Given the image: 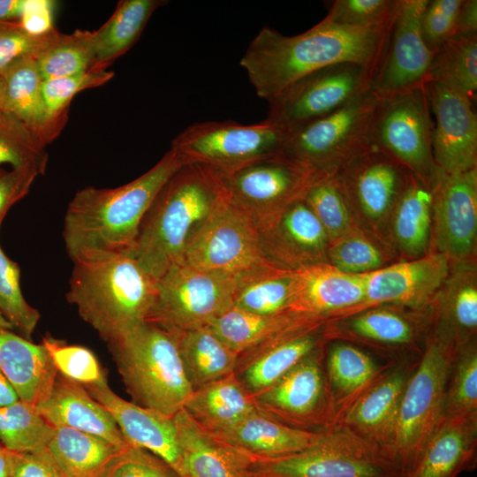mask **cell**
<instances>
[{
	"instance_id": "8d00e7d4",
	"label": "cell",
	"mask_w": 477,
	"mask_h": 477,
	"mask_svg": "<svg viewBox=\"0 0 477 477\" xmlns=\"http://www.w3.org/2000/svg\"><path fill=\"white\" fill-rule=\"evenodd\" d=\"M122 449L79 430L57 427L47 450L65 477H104Z\"/></svg>"
},
{
	"instance_id": "1f68e13d",
	"label": "cell",
	"mask_w": 477,
	"mask_h": 477,
	"mask_svg": "<svg viewBox=\"0 0 477 477\" xmlns=\"http://www.w3.org/2000/svg\"><path fill=\"white\" fill-rule=\"evenodd\" d=\"M184 409L208 433H216L239 421L257 407L235 373L193 391Z\"/></svg>"
},
{
	"instance_id": "94428289",
	"label": "cell",
	"mask_w": 477,
	"mask_h": 477,
	"mask_svg": "<svg viewBox=\"0 0 477 477\" xmlns=\"http://www.w3.org/2000/svg\"><path fill=\"white\" fill-rule=\"evenodd\" d=\"M477 34V1L463 0L455 22L453 37Z\"/></svg>"
},
{
	"instance_id": "f6af8a7d",
	"label": "cell",
	"mask_w": 477,
	"mask_h": 477,
	"mask_svg": "<svg viewBox=\"0 0 477 477\" xmlns=\"http://www.w3.org/2000/svg\"><path fill=\"white\" fill-rule=\"evenodd\" d=\"M477 415V350L473 339L457 346L445 400L444 417Z\"/></svg>"
},
{
	"instance_id": "7bdbcfd3",
	"label": "cell",
	"mask_w": 477,
	"mask_h": 477,
	"mask_svg": "<svg viewBox=\"0 0 477 477\" xmlns=\"http://www.w3.org/2000/svg\"><path fill=\"white\" fill-rule=\"evenodd\" d=\"M113 76L111 71L89 70L77 75L42 80L43 143L47 146L59 135L67 122L71 102L78 93L102 86Z\"/></svg>"
},
{
	"instance_id": "e0dca14e",
	"label": "cell",
	"mask_w": 477,
	"mask_h": 477,
	"mask_svg": "<svg viewBox=\"0 0 477 477\" xmlns=\"http://www.w3.org/2000/svg\"><path fill=\"white\" fill-rule=\"evenodd\" d=\"M409 174L399 163L371 145L332 176L349 208L376 223L391 215Z\"/></svg>"
},
{
	"instance_id": "3957f363",
	"label": "cell",
	"mask_w": 477,
	"mask_h": 477,
	"mask_svg": "<svg viewBox=\"0 0 477 477\" xmlns=\"http://www.w3.org/2000/svg\"><path fill=\"white\" fill-rule=\"evenodd\" d=\"M226 201L221 173L185 164L162 187L140 223L128 255L159 279L183 262L195 230Z\"/></svg>"
},
{
	"instance_id": "ffe728a7",
	"label": "cell",
	"mask_w": 477,
	"mask_h": 477,
	"mask_svg": "<svg viewBox=\"0 0 477 477\" xmlns=\"http://www.w3.org/2000/svg\"><path fill=\"white\" fill-rule=\"evenodd\" d=\"M450 270L448 257L436 252L367 273L366 300L358 312L384 303L423 307L438 294Z\"/></svg>"
},
{
	"instance_id": "ac0fdd59",
	"label": "cell",
	"mask_w": 477,
	"mask_h": 477,
	"mask_svg": "<svg viewBox=\"0 0 477 477\" xmlns=\"http://www.w3.org/2000/svg\"><path fill=\"white\" fill-rule=\"evenodd\" d=\"M428 0H402L388 48L371 90L386 98L426 85L434 53L425 44L420 19Z\"/></svg>"
},
{
	"instance_id": "9c48e42d",
	"label": "cell",
	"mask_w": 477,
	"mask_h": 477,
	"mask_svg": "<svg viewBox=\"0 0 477 477\" xmlns=\"http://www.w3.org/2000/svg\"><path fill=\"white\" fill-rule=\"evenodd\" d=\"M379 96L368 90L339 110L292 132L280 155L306 168L331 174L367 148Z\"/></svg>"
},
{
	"instance_id": "d590c367",
	"label": "cell",
	"mask_w": 477,
	"mask_h": 477,
	"mask_svg": "<svg viewBox=\"0 0 477 477\" xmlns=\"http://www.w3.org/2000/svg\"><path fill=\"white\" fill-rule=\"evenodd\" d=\"M431 189L413 174L398 198L390 216L392 234L397 246L409 256L426 254L432 236Z\"/></svg>"
},
{
	"instance_id": "d6986e66",
	"label": "cell",
	"mask_w": 477,
	"mask_h": 477,
	"mask_svg": "<svg viewBox=\"0 0 477 477\" xmlns=\"http://www.w3.org/2000/svg\"><path fill=\"white\" fill-rule=\"evenodd\" d=\"M426 90L435 117L432 151L435 165L447 173L476 168L477 117L473 102L435 82Z\"/></svg>"
},
{
	"instance_id": "680465c9",
	"label": "cell",
	"mask_w": 477,
	"mask_h": 477,
	"mask_svg": "<svg viewBox=\"0 0 477 477\" xmlns=\"http://www.w3.org/2000/svg\"><path fill=\"white\" fill-rule=\"evenodd\" d=\"M10 477H65L48 450L34 453L12 452Z\"/></svg>"
},
{
	"instance_id": "d4e9b609",
	"label": "cell",
	"mask_w": 477,
	"mask_h": 477,
	"mask_svg": "<svg viewBox=\"0 0 477 477\" xmlns=\"http://www.w3.org/2000/svg\"><path fill=\"white\" fill-rule=\"evenodd\" d=\"M297 271L295 312L322 319L356 314L366 300V274L341 272L328 263Z\"/></svg>"
},
{
	"instance_id": "30bf717a",
	"label": "cell",
	"mask_w": 477,
	"mask_h": 477,
	"mask_svg": "<svg viewBox=\"0 0 477 477\" xmlns=\"http://www.w3.org/2000/svg\"><path fill=\"white\" fill-rule=\"evenodd\" d=\"M289 132L266 121L243 125L207 121L190 125L171 142L186 164H199L221 173L280 155Z\"/></svg>"
},
{
	"instance_id": "277c9868",
	"label": "cell",
	"mask_w": 477,
	"mask_h": 477,
	"mask_svg": "<svg viewBox=\"0 0 477 477\" xmlns=\"http://www.w3.org/2000/svg\"><path fill=\"white\" fill-rule=\"evenodd\" d=\"M157 279L128 254L75 261L66 293L80 316L109 343L147 321Z\"/></svg>"
},
{
	"instance_id": "74e56055",
	"label": "cell",
	"mask_w": 477,
	"mask_h": 477,
	"mask_svg": "<svg viewBox=\"0 0 477 477\" xmlns=\"http://www.w3.org/2000/svg\"><path fill=\"white\" fill-rule=\"evenodd\" d=\"M442 327L456 346L473 340L477 329V284L473 265L458 261L440 290Z\"/></svg>"
},
{
	"instance_id": "4316f807",
	"label": "cell",
	"mask_w": 477,
	"mask_h": 477,
	"mask_svg": "<svg viewBox=\"0 0 477 477\" xmlns=\"http://www.w3.org/2000/svg\"><path fill=\"white\" fill-rule=\"evenodd\" d=\"M477 415L444 417L406 477H458L476 464Z\"/></svg>"
},
{
	"instance_id": "d6a6232c",
	"label": "cell",
	"mask_w": 477,
	"mask_h": 477,
	"mask_svg": "<svg viewBox=\"0 0 477 477\" xmlns=\"http://www.w3.org/2000/svg\"><path fill=\"white\" fill-rule=\"evenodd\" d=\"M326 373L336 414L335 426L352 404L383 374L368 354L342 343L329 347Z\"/></svg>"
},
{
	"instance_id": "f1b7e54d",
	"label": "cell",
	"mask_w": 477,
	"mask_h": 477,
	"mask_svg": "<svg viewBox=\"0 0 477 477\" xmlns=\"http://www.w3.org/2000/svg\"><path fill=\"white\" fill-rule=\"evenodd\" d=\"M326 319L284 313L257 314L232 307L208 327L238 356L285 336L323 326Z\"/></svg>"
},
{
	"instance_id": "ab89813d",
	"label": "cell",
	"mask_w": 477,
	"mask_h": 477,
	"mask_svg": "<svg viewBox=\"0 0 477 477\" xmlns=\"http://www.w3.org/2000/svg\"><path fill=\"white\" fill-rule=\"evenodd\" d=\"M427 82L438 83L474 102L477 92V34L453 37L435 53Z\"/></svg>"
},
{
	"instance_id": "816d5d0a",
	"label": "cell",
	"mask_w": 477,
	"mask_h": 477,
	"mask_svg": "<svg viewBox=\"0 0 477 477\" xmlns=\"http://www.w3.org/2000/svg\"><path fill=\"white\" fill-rule=\"evenodd\" d=\"M384 262L381 251L367 238L351 231L329 244L327 263L336 269L361 275L375 271Z\"/></svg>"
},
{
	"instance_id": "60d3db41",
	"label": "cell",
	"mask_w": 477,
	"mask_h": 477,
	"mask_svg": "<svg viewBox=\"0 0 477 477\" xmlns=\"http://www.w3.org/2000/svg\"><path fill=\"white\" fill-rule=\"evenodd\" d=\"M42 80L80 74L94 64L93 32L77 29L57 32L34 57Z\"/></svg>"
},
{
	"instance_id": "2e32d148",
	"label": "cell",
	"mask_w": 477,
	"mask_h": 477,
	"mask_svg": "<svg viewBox=\"0 0 477 477\" xmlns=\"http://www.w3.org/2000/svg\"><path fill=\"white\" fill-rule=\"evenodd\" d=\"M432 236L437 253L466 261L477 239V168L447 173L436 166L431 186Z\"/></svg>"
},
{
	"instance_id": "bcb514c9",
	"label": "cell",
	"mask_w": 477,
	"mask_h": 477,
	"mask_svg": "<svg viewBox=\"0 0 477 477\" xmlns=\"http://www.w3.org/2000/svg\"><path fill=\"white\" fill-rule=\"evenodd\" d=\"M46 146L23 123L0 109V164L32 167L43 175L48 164Z\"/></svg>"
},
{
	"instance_id": "03108f58",
	"label": "cell",
	"mask_w": 477,
	"mask_h": 477,
	"mask_svg": "<svg viewBox=\"0 0 477 477\" xmlns=\"http://www.w3.org/2000/svg\"><path fill=\"white\" fill-rule=\"evenodd\" d=\"M0 328L13 330L11 325L0 314Z\"/></svg>"
},
{
	"instance_id": "f907efd6",
	"label": "cell",
	"mask_w": 477,
	"mask_h": 477,
	"mask_svg": "<svg viewBox=\"0 0 477 477\" xmlns=\"http://www.w3.org/2000/svg\"><path fill=\"white\" fill-rule=\"evenodd\" d=\"M42 344L49 354L58 373L86 386L108 383L103 368L89 349L45 336Z\"/></svg>"
},
{
	"instance_id": "7c38bea8",
	"label": "cell",
	"mask_w": 477,
	"mask_h": 477,
	"mask_svg": "<svg viewBox=\"0 0 477 477\" xmlns=\"http://www.w3.org/2000/svg\"><path fill=\"white\" fill-rule=\"evenodd\" d=\"M322 174L327 173L277 155L221 176L227 202L247 217L259 231L291 204L304 199Z\"/></svg>"
},
{
	"instance_id": "52a82bcc",
	"label": "cell",
	"mask_w": 477,
	"mask_h": 477,
	"mask_svg": "<svg viewBox=\"0 0 477 477\" xmlns=\"http://www.w3.org/2000/svg\"><path fill=\"white\" fill-rule=\"evenodd\" d=\"M183 262L225 279L236 290L289 271L267 256L256 227L227 200L195 230Z\"/></svg>"
},
{
	"instance_id": "f5cc1de1",
	"label": "cell",
	"mask_w": 477,
	"mask_h": 477,
	"mask_svg": "<svg viewBox=\"0 0 477 477\" xmlns=\"http://www.w3.org/2000/svg\"><path fill=\"white\" fill-rule=\"evenodd\" d=\"M402 0H335L331 1L327 20L346 26H367L395 18Z\"/></svg>"
},
{
	"instance_id": "836d02e7",
	"label": "cell",
	"mask_w": 477,
	"mask_h": 477,
	"mask_svg": "<svg viewBox=\"0 0 477 477\" xmlns=\"http://www.w3.org/2000/svg\"><path fill=\"white\" fill-rule=\"evenodd\" d=\"M173 335L193 390L235 373L238 355L208 326Z\"/></svg>"
},
{
	"instance_id": "5b68a950",
	"label": "cell",
	"mask_w": 477,
	"mask_h": 477,
	"mask_svg": "<svg viewBox=\"0 0 477 477\" xmlns=\"http://www.w3.org/2000/svg\"><path fill=\"white\" fill-rule=\"evenodd\" d=\"M133 403L173 417L193 393L176 337L144 322L107 343Z\"/></svg>"
},
{
	"instance_id": "cb8c5ba5",
	"label": "cell",
	"mask_w": 477,
	"mask_h": 477,
	"mask_svg": "<svg viewBox=\"0 0 477 477\" xmlns=\"http://www.w3.org/2000/svg\"><path fill=\"white\" fill-rule=\"evenodd\" d=\"M36 407L55 428H73L118 448L131 445L108 410L83 385L60 373L48 398Z\"/></svg>"
},
{
	"instance_id": "f546056e",
	"label": "cell",
	"mask_w": 477,
	"mask_h": 477,
	"mask_svg": "<svg viewBox=\"0 0 477 477\" xmlns=\"http://www.w3.org/2000/svg\"><path fill=\"white\" fill-rule=\"evenodd\" d=\"M0 369L20 400L35 406L49 395L58 373L45 347L0 328Z\"/></svg>"
},
{
	"instance_id": "7a4b0ae2",
	"label": "cell",
	"mask_w": 477,
	"mask_h": 477,
	"mask_svg": "<svg viewBox=\"0 0 477 477\" xmlns=\"http://www.w3.org/2000/svg\"><path fill=\"white\" fill-rule=\"evenodd\" d=\"M185 164L170 149L151 169L125 185L78 191L67 206L63 230L72 261L128 254L155 196Z\"/></svg>"
},
{
	"instance_id": "4dcf8cb0",
	"label": "cell",
	"mask_w": 477,
	"mask_h": 477,
	"mask_svg": "<svg viewBox=\"0 0 477 477\" xmlns=\"http://www.w3.org/2000/svg\"><path fill=\"white\" fill-rule=\"evenodd\" d=\"M323 431L292 428L256 409L235 424L210 434L255 458L268 459L309 447L319 440Z\"/></svg>"
},
{
	"instance_id": "e575fe53",
	"label": "cell",
	"mask_w": 477,
	"mask_h": 477,
	"mask_svg": "<svg viewBox=\"0 0 477 477\" xmlns=\"http://www.w3.org/2000/svg\"><path fill=\"white\" fill-rule=\"evenodd\" d=\"M166 1L121 0L110 18L93 32L95 60L90 70L104 71L138 41L152 14Z\"/></svg>"
},
{
	"instance_id": "83f0119b",
	"label": "cell",
	"mask_w": 477,
	"mask_h": 477,
	"mask_svg": "<svg viewBox=\"0 0 477 477\" xmlns=\"http://www.w3.org/2000/svg\"><path fill=\"white\" fill-rule=\"evenodd\" d=\"M322 328L285 336L238 356L235 375L252 396L261 393L322 346Z\"/></svg>"
},
{
	"instance_id": "11a10c76",
	"label": "cell",
	"mask_w": 477,
	"mask_h": 477,
	"mask_svg": "<svg viewBox=\"0 0 477 477\" xmlns=\"http://www.w3.org/2000/svg\"><path fill=\"white\" fill-rule=\"evenodd\" d=\"M57 32L54 29L35 36L25 31L19 22H0V76L17 61L26 57H35Z\"/></svg>"
},
{
	"instance_id": "484cf974",
	"label": "cell",
	"mask_w": 477,
	"mask_h": 477,
	"mask_svg": "<svg viewBox=\"0 0 477 477\" xmlns=\"http://www.w3.org/2000/svg\"><path fill=\"white\" fill-rule=\"evenodd\" d=\"M172 419L181 450L183 477H254V457L203 429L184 408Z\"/></svg>"
},
{
	"instance_id": "ee69618b",
	"label": "cell",
	"mask_w": 477,
	"mask_h": 477,
	"mask_svg": "<svg viewBox=\"0 0 477 477\" xmlns=\"http://www.w3.org/2000/svg\"><path fill=\"white\" fill-rule=\"evenodd\" d=\"M298 275L295 270L263 277L236 290L233 307L257 314L295 313Z\"/></svg>"
},
{
	"instance_id": "be15d7a7",
	"label": "cell",
	"mask_w": 477,
	"mask_h": 477,
	"mask_svg": "<svg viewBox=\"0 0 477 477\" xmlns=\"http://www.w3.org/2000/svg\"><path fill=\"white\" fill-rule=\"evenodd\" d=\"M18 400V393L0 369V408L11 405Z\"/></svg>"
},
{
	"instance_id": "91938a15",
	"label": "cell",
	"mask_w": 477,
	"mask_h": 477,
	"mask_svg": "<svg viewBox=\"0 0 477 477\" xmlns=\"http://www.w3.org/2000/svg\"><path fill=\"white\" fill-rule=\"evenodd\" d=\"M56 2L51 0H26L19 23L28 34L35 36L50 33L54 26Z\"/></svg>"
},
{
	"instance_id": "6125c7cd",
	"label": "cell",
	"mask_w": 477,
	"mask_h": 477,
	"mask_svg": "<svg viewBox=\"0 0 477 477\" xmlns=\"http://www.w3.org/2000/svg\"><path fill=\"white\" fill-rule=\"evenodd\" d=\"M26 0H0V22H19Z\"/></svg>"
},
{
	"instance_id": "44dd1931",
	"label": "cell",
	"mask_w": 477,
	"mask_h": 477,
	"mask_svg": "<svg viewBox=\"0 0 477 477\" xmlns=\"http://www.w3.org/2000/svg\"><path fill=\"white\" fill-rule=\"evenodd\" d=\"M259 235L267 256L283 269L327 263L329 238L304 199L287 207Z\"/></svg>"
},
{
	"instance_id": "e7e4bbea",
	"label": "cell",
	"mask_w": 477,
	"mask_h": 477,
	"mask_svg": "<svg viewBox=\"0 0 477 477\" xmlns=\"http://www.w3.org/2000/svg\"><path fill=\"white\" fill-rule=\"evenodd\" d=\"M12 451L7 450L0 442V477H10Z\"/></svg>"
},
{
	"instance_id": "ba28073f",
	"label": "cell",
	"mask_w": 477,
	"mask_h": 477,
	"mask_svg": "<svg viewBox=\"0 0 477 477\" xmlns=\"http://www.w3.org/2000/svg\"><path fill=\"white\" fill-rule=\"evenodd\" d=\"M252 472L254 477H406L388 452L341 426L298 452L254 458Z\"/></svg>"
},
{
	"instance_id": "5bb4252c",
	"label": "cell",
	"mask_w": 477,
	"mask_h": 477,
	"mask_svg": "<svg viewBox=\"0 0 477 477\" xmlns=\"http://www.w3.org/2000/svg\"><path fill=\"white\" fill-rule=\"evenodd\" d=\"M375 73L340 63L316 70L269 102L266 121L292 132L344 107L370 90Z\"/></svg>"
},
{
	"instance_id": "6f0895ef",
	"label": "cell",
	"mask_w": 477,
	"mask_h": 477,
	"mask_svg": "<svg viewBox=\"0 0 477 477\" xmlns=\"http://www.w3.org/2000/svg\"><path fill=\"white\" fill-rule=\"evenodd\" d=\"M40 175L32 167L0 168V227L10 208L29 193Z\"/></svg>"
},
{
	"instance_id": "7dc6e473",
	"label": "cell",
	"mask_w": 477,
	"mask_h": 477,
	"mask_svg": "<svg viewBox=\"0 0 477 477\" xmlns=\"http://www.w3.org/2000/svg\"><path fill=\"white\" fill-rule=\"evenodd\" d=\"M344 325L360 338L382 344H409L415 337V329L411 321L390 309H365L352 314Z\"/></svg>"
},
{
	"instance_id": "9a60e30c",
	"label": "cell",
	"mask_w": 477,
	"mask_h": 477,
	"mask_svg": "<svg viewBox=\"0 0 477 477\" xmlns=\"http://www.w3.org/2000/svg\"><path fill=\"white\" fill-rule=\"evenodd\" d=\"M320 346L267 390L254 396L257 409L292 428L323 431L336 414L322 367Z\"/></svg>"
},
{
	"instance_id": "4fadbf2b",
	"label": "cell",
	"mask_w": 477,
	"mask_h": 477,
	"mask_svg": "<svg viewBox=\"0 0 477 477\" xmlns=\"http://www.w3.org/2000/svg\"><path fill=\"white\" fill-rule=\"evenodd\" d=\"M235 292L225 279L180 262L157 279L147 321L172 334L208 326L233 307Z\"/></svg>"
},
{
	"instance_id": "c3c4849f",
	"label": "cell",
	"mask_w": 477,
	"mask_h": 477,
	"mask_svg": "<svg viewBox=\"0 0 477 477\" xmlns=\"http://www.w3.org/2000/svg\"><path fill=\"white\" fill-rule=\"evenodd\" d=\"M0 314L22 337L31 341L41 314L25 299L20 288L19 267L5 254L1 246Z\"/></svg>"
},
{
	"instance_id": "681fc988",
	"label": "cell",
	"mask_w": 477,
	"mask_h": 477,
	"mask_svg": "<svg viewBox=\"0 0 477 477\" xmlns=\"http://www.w3.org/2000/svg\"><path fill=\"white\" fill-rule=\"evenodd\" d=\"M304 201L324 228L329 244L351 231L350 208L332 173L321 175Z\"/></svg>"
},
{
	"instance_id": "6da1fadb",
	"label": "cell",
	"mask_w": 477,
	"mask_h": 477,
	"mask_svg": "<svg viewBox=\"0 0 477 477\" xmlns=\"http://www.w3.org/2000/svg\"><path fill=\"white\" fill-rule=\"evenodd\" d=\"M396 18L367 26H340L323 18L293 36L266 26L251 41L239 64L256 95L268 102L300 78L331 64L353 63L376 75Z\"/></svg>"
},
{
	"instance_id": "603a6c76",
	"label": "cell",
	"mask_w": 477,
	"mask_h": 477,
	"mask_svg": "<svg viewBox=\"0 0 477 477\" xmlns=\"http://www.w3.org/2000/svg\"><path fill=\"white\" fill-rule=\"evenodd\" d=\"M413 368L400 365L382 374L352 404L336 426L389 453L402 394Z\"/></svg>"
},
{
	"instance_id": "8992f818",
	"label": "cell",
	"mask_w": 477,
	"mask_h": 477,
	"mask_svg": "<svg viewBox=\"0 0 477 477\" xmlns=\"http://www.w3.org/2000/svg\"><path fill=\"white\" fill-rule=\"evenodd\" d=\"M456 348L450 334L440 326L405 383L389 453L406 476L444 419Z\"/></svg>"
},
{
	"instance_id": "f35d334b",
	"label": "cell",
	"mask_w": 477,
	"mask_h": 477,
	"mask_svg": "<svg viewBox=\"0 0 477 477\" xmlns=\"http://www.w3.org/2000/svg\"><path fill=\"white\" fill-rule=\"evenodd\" d=\"M2 77L4 87L1 109L23 123L43 143L42 79L34 57L17 61Z\"/></svg>"
},
{
	"instance_id": "003e7915",
	"label": "cell",
	"mask_w": 477,
	"mask_h": 477,
	"mask_svg": "<svg viewBox=\"0 0 477 477\" xmlns=\"http://www.w3.org/2000/svg\"><path fill=\"white\" fill-rule=\"evenodd\" d=\"M4 87V81L3 77L0 76V109H1L2 101H3Z\"/></svg>"
},
{
	"instance_id": "db71d44e",
	"label": "cell",
	"mask_w": 477,
	"mask_h": 477,
	"mask_svg": "<svg viewBox=\"0 0 477 477\" xmlns=\"http://www.w3.org/2000/svg\"><path fill=\"white\" fill-rule=\"evenodd\" d=\"M104 477H181L174 468L152 452L128 445L120 450Z\"/></svg>"
},
{
	"instance_id": "9f6ffc18",
	"label": "cell",
	"mask_w": 477,
	"mask_h": 477,
	"mask_svg": "<svg viewBox=\"0 0 477 477\" xmlns=\"http://www.w3.org/2000/svg\"><path fill=\"white\" fill-rule=\"evenodd\" d=\"M463 0H428L420 19L422 39L434 54L452 38Z\"/></svg>"
},
{
	"instance_id": "8fae6325",
	"label": "cell",
	"mask_w": 477,
	"mask_h": 477,
	"mask_svg": "<svg viewBox=\"0 0 477 477\" xmlns=\"http://www.w3.org/2000/svg\"><path fill=\"white\" fill-rule=\"evenodd\" d=\"M431 110L426 85L380 98L370 144L431 188L436 165L432 151Z\"/></svg>"
},
{
	"instance_id": "b9f144b4",
	"label": "cell",
	"mask_w": 477,
	"mask_h": 477,
	"mask_svg": "<svg viewBox=\"0 0 477 477\" xmlns=\"http://www.w3.org/2000/svg\"><path fill=\"white\" fill-rule=\"evenodd\" d=\"M54 432L55 427L32 404L19 399L0 408V442L12 452L46 450Z\"/></svg>"
},
{
	"instance_id": "7402d4cb",
	"label": "cell",
	"mask_w": 477,
	"mask_h": 477,
	"mask_svg": "<svg viewBox=\"0 0 477 477\" xmlns=\"http://www.w3.org/2000/svg\"><path fill=\"white\" fill-rule=\"evenodd\" d=\"M83 387L108 410L131 445L161 458L183 477L181 450L171 417L120 398L108 383Z\"/></svg>"
}]
</instances>
